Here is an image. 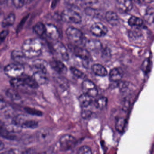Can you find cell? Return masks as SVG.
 Segmentation results:
<instances>
[{"mask_svg": "<svg viewBox=\"0 0 154 154\" xmlns=\"http://www.w3.org/2000/svg\"><path fill=\"white\" fill-rule=\"evenodd\" d=\"M43 45L38 38H30L26 39L22 44L21 51L27 58L38 57L42 53Z\"/></svg>", "mask_w": 154, "mask_h": 154, "instance_id": "6da1fadb", "label": "cell"}, {"mask_svg": "<svg viewBox=\"0 0 154 154\" xmlns=\"http://www.w3.org/2000/svg\"><path fill=\"white\" fill-rule=\"evenodd\" d=\"M24 71V66L17 63L8 64L5 66L4 69L5 74L11 79L22 76Z\"/></svg>", "mask_w": 154, "mask_h": 154, "instance_id": "7a4b0ae2", "label": "cell"}, {"mask_svg": "<svg viewBox=\"0 0 154 154\" xmlns=\"http://www.w3.org/2000/svg\"><path fill=\"white\" fill-rule=\"evenodd\" d=\"M61 19L63 21L75 24L80 23L82 20L80 14L72 9H66L63 11L61 14Z\"/></svg>", "mask_w": 154, "mask_h": 154, "instance_id": "3957f363", "label": "cell"}, {"mask_svg": "<svg viewBox=\"0 0 154 154\" xmlns=\"http://www.w3.org/2000/svg\"><path fill=\"white\" fill-rule=\"evenodd\" d=\"M68 39L75 44H80L83 42L84 35L82 32L76 28L70 26L66 30Z\"/></svg>", "mask_w": 154, "mask_h": 154, "instance_id": "277c9868", "label": "cell"}, {"mask_svg": "<svg viewBox=\"0 0 154 154\" xmlns=\"http://www.w3.org/2000/svg\"><path fill=\"white\" fill-rule=\"evenodd\" d=\"M77 140L76 138L70 134L63 135L59 140L60 149L64 151L70 150L75 146Z\"/></svg>", "mask_w": 154, "mask_h": 154, "instance_id": "5b68a950", "label": "cell"}, {"mask_svg": "<svg viewBox=\"0 0 154 154\" xmlns=\"http://www.w3.org/2000/svg\"><path fill=\"white\" fill-rule=\"evenodd\" d=\"M82 89L84 93L94 98L98 95V90L95 85L89 80H84L82 83Z\"/></svg>", "mask_w": 154, "mask_h": 154, "instance_id": "8992f818", "label": "cell"}, {"mask_svg": "<svg viewBox=\"0 0 154 154\" xmlns=\"http://www.w3.org/2000/svg\"><path fill=\"white\" fill-rule=\"evenodd\" d=\"M69 48L77 57L82 60L89 61L91 58L90 52L84 48L72 45L69 46Z\"/></svg>", "mask_w": 154, "mask_h": 154, "instance_id": "52a82bcc", "label": "cell"}, {"mask_svg": "<svg viewBox=\"0 0 154 154\" xmlns=\"http://www.w3.org/2000/svg\"><path fill=\"white\" fill-rule=\"evenodd\" d=\"M53 48L56 53L60 56L64 61L69 60L70 57L68 50L63 43L60 41H57L54 44Z\"/></svg>", "mask_w": 154, "mask_h": 154, "instance_id": "ba28073f", "label": "cell"}, {"mask_svg": "<svg viewBox=\"0 0 154 154\" xmlns=\"http://www.w3.org/2000/svg\"><path fill=\"white\" fill-rule=\"evenodd\" d=\"M90 30L94 35L98 37L104 36L108 33V28L100 22H96L92 25Z\"/></svg>", "mask_w": 154, "mask_h": 154, "instance_id": "9c48e42d", "label": "cell"}, {"mask_svg": "<svg viewBox=\"0 0 154 154\" xmlns=\"http://www.w3.org/2000/svg\"><path fill=\"white\" fill-rule=\"evenodd\" d=\"M48 63L46 61L41 59H35L31 62L30 67L33 72H43L47 74Z\"/></svg>", "mask_w": 154, "mask_h": 154, "instance_id": "30bf717a", "label": "cell"}, {"mask_svg": "<svg viewBox=\"0 0 154 154\" xmlns=\"http://www.w3.org/2000/svg\"><path fill=\"white\" fill-rule=\"evenodd\" d=\"M46 35L52 40H57L60 36V33L56 26L51 23L45 25Z\"/></svg>", "mask_w": 154, "mask_h": 154, "instance_id": "8fae6325", "label": "cell"}, {"mask_svg": "<svg viewBox=\"0 0 154 154\" xmlns=\"http://www.w3.org/2000/svg\"><path fill=\"white\" fill-rule=\"evenodd\" d=\"M11 59L15 63L24 65L26 63L27 57L22 51L13 50L11 53Z\"/></svg>", "mask_w": 154, "mask_h": 154, "instance_id": "7c38bea8", "label": "cell"}, {"mask_svg": "<svg viewBox=\"0 0 154 154\" xmlns=\"http://www.w3.org/2000/svg\"><path fill=\"white\" fill-rule=\"evenodd\" d=\"M51 67L54 70L55 72L60 74H65L67 72V68L66 66L60 60H52L50 63Z\"/></svg>", "mask_w": 154, "mask_h": 154, "instance_id": "4fadbf2b", "label": "cell"}, {"mask_svg": "<svg viewBox=\"0 0 154 154\" xmlns=\"http://www.w3.org/2000/svg\"><path fill=\"white\" fill-rule=\"evenodd\" d=\"M123 75V72L122 69L116 67L111 70L109 74V77L112 82H117L121 80Z\"/></svg>", "mask_w": 154, "mask_h": 154, "instance_id": "5bb4252c", "label": "cell"}, {"mask_svg": "<svg viewBox=\"0 0 154 154\" xmlns=\"http://www.w3.org/2000/svg\"><path fill=\"white\" fill-rule=\"evenodd\" d=\"M117 2L119 9L124 12L130 11L133 7L132 2L128 0H119Z\"/></svg>", "mask_w": 154, "mask_h": 154, "instance_id": "9a60e30c", "label": "cell"}, {"mask_svg": "<svg viewBox=\"0 0 154 154\" xmlns=\"http://www.w3.org/2000/svg\"><path fill=\"white\" fill-rule=\"evenodd\" d=\"M85 45L92 51H98L102 47L101 43L96 39H89L85 41Z\"/></svg>", "mask_w": 154, "mask_h": 154, "instance_id": "2e32d148", "label": "cell"}, {"mask_svg": "<svg viewBox=\"0 0 154 154\" xmlns=\"http://www.w3.org/2000/svg\"><path fill=\"white\" fill-rule=\"evenodd\" d=\"M3 128L8 132L12 134L20 133L23 128L20 125L12 121L11 123L3 126Z\"/></svg>", "mask_w": 154, "mask_h": 154, "instance_id": "e0dca14e", "label": "cell"}, {"mask_svg": "<svg viewBox=\"0 0 154 154\" xmlns=\"http://www.w3.org/2000/svg\"><path fill=\"white\" fill-rule=\"evenodd\" d=\"M91 69L94 73L97 76L104 77L106 76L108 74L105 67L100 64H94L93 65L91 66Z\"/></svg>", "mask_w": 154, "mask_h": 154, "instance_id": "ac0fdd59", "label": "cell"}, {"mask_svg": "<svg viewBox=\"0 0 154 154\" xmlns=\"http://www.w3.org/2000/svg\"><path fill=\"white\" fill-rule=\"evenodd\" d=\"M50 131L47 128H42L39 130L36 134V138L38 141L44 142L47 140L50 136Z\"/></svg>", "mask_w": 154, "mask_h": 154, "instance_id": "d6986e66", "label": "cell"}, {"mask_svg": "<svg viewBox=\"0 0 154 154\" xmlns=\"http://www.w3.org/2000/svg\"><path fill=\"white\" fill-rule=\"evenodd\" d=\"M92 98L85 93L81 94L78 98V100L81 107L85 108L89 107L92 103Z\"/></svg>", "mask_w": 154, "mask_h": 154, "instance_id": "ffe728a7", "label": "cell"}, {"mask_svg": "<svg viewBox=\"0 0 154 154\" xmlns=\"http://www.w3.org/2000/svg\"><path fill=\"white\" fill-rule=\"evenodd\" d=\"M105 18L112 26H117L119 23V18L117 13L112 11H108L105 14Z\"/></svg>", "mask_w": 154, "mask_h": 154, "instance_id": "44dd1931", "label": "cell"}, {"mask_svg": "<svg viewBox=\"0 0 154 154\" xmlns=\"http://www.w3.org/2000/svg\"><path fill=\"white\" fill-rule=\"evenodd\" d=\"M22 77L26 85L32 89H37L38 88L39 85L33 76L26 75Z\"/></svg>", "mask_w": 154, "mask_h": 154, "instance_id": "7402d4cb", "label": "cell"}, {"mask_svg": "<svg viewBox=\"0 0 154 154\" xmlns=\"http://www.w3.org/2000/svg\"><path fill=\"white\" fill-rule=\"evenodd\" d=\"M33 77L38 83V84L42 85L47 82V74L43 72H33Z\"/></svg>", "mask_w": 154, "mask_h": 154, "instance_id": "603a6c76", "label": "cell"}, {"mask_svg": "<svg viewBox=\"0 0 154 154\" xmlns=\"http://www.w3.org/2000/svg\"><path fill=\"white\" fill-rule=\"evenodd\" d=\"M33 30L39 36H43L46 35L45 25L42 22H38L33 27Z\"/></svg>", "mask_w": 154, "mask_h": 154, "instance_id": "cb8c5ba5", "label": "cell"}, {"mask_svg": "<svg viewBox=\"0 0 154 154\" xmlns=\"http://www.w3.org/2000/svg\"><path fill=\"white\" fill-rule=\"evenodd\" d=\"M15 19L16 17L15 14L12 13H10L2 20L1 23L2 26L4 28L12 26L15 22Z\"/></svg>", "mask_w": 154, "mask_h": 154, "instance_id": "d4e9b609", "label": "cell"}, {"mask_svg": "<svg viewBox=\"0 0 154 154\" xmlns=\"http://www.w3.org/2000/svg\"><path fill=\"white\" fill-rule=\"evenodd\" d=\"M128 23L130 26L133 27H140L143 25L144 22L140 18L132 16L129 19Z\"/></svg>", "mask_w": 154, "mask_h": 154, "instance_id": "484cf974", "label": "cell"}, {"mask_svg": "<svg viewBox=\"0 0 154 154\" xmlns=\"http://www.w3.org/2000/svg\"><path fill=\"white\" fill-rule=\"evenodd\" d=\"M6 95L11 100L18 101L21 99V97L18 93L12 88H9L6 91Z\"/></svg>", "mask_w": 154, "mask_h": 154, "instance_id": "4316f807", "label": "cell"}, {"mask_svg": "<svg viewBox=\"0 0 154 154\" xmlns=\"http://www.w3.org/2000/svg\"><path fill=\"white\" fill-rule=\"evenodd\" d=\"M144 19L148 24H151L154 22V8H148L144 15Z\"/></svg>", "mask_w": 154, "mask_h": 154, "instance_id": "83f0119b", "label": "cell"}, {"mask_svg": "<svg viewBox=\"0 0 154 154\" xmlns=\"http://www.w3.org/2000/svg\"><path fill=\"white\" fill-rule=\"evenodd\" d=\"M10 83L11 85L15 89H18L20 87H22L26 85L22 76L17 78L11 79L10 81Z\"/></svg>", "mask_w": 154, "mask_h": 154, "instance_id": "f1b7e54d", "label": "cell"}, {"mask_svg": "<svg viewBox=\"0 0 154 154\" xmlns=\"http://www.w3.org/2000/svg\"><path fill=\"white\" fill-rule=\"evenodd\" d=\"M108 103V99L104 96L97 98L94 102V105L97 109H103L106 107Z\"/></svg>", "mask_w": 154, "mask_h": 154, "instance_id": "f546056e", "label": "cell"}, {"mask_svg": "<svg viewBox=\"0 0 154 154\" xmlns=\"http://www.w3.org/2000/svg\"><path fill=\"white\" fill-rule=\"evenodd\" d=\"M126 121L123 118H119L116 120L115 123V128L117 131L120 133L123 132L125 128Z\"/></svg>", "mask_w": 154, "mask_h": 154, "instance_id": "4dcf8cb0", "label": "cell"}, {"mask_svg": "<svg viewBox=\"0 0 154 154\" xmlns=\"http://www.w3.org/2000/svg\"><path fill=\"white\" fill-rule=\"evenodd\" d=\"M71 72L77 78L84 79L85 77V75L83 72L74 66H71L70 68Z\"/></svg>", "mask_w": 154, "mask_h": 154, "instance_id": "1f68e13d", "label": "cell"}, {"mask_svg": "<svg viewBox=\"0 0 154 154\" xmlns=\"http://www.w3.org/2000/svg\"><path fill=\"white\" fill-rule=\"evenodd\" d=\"M24 110L26 113L33 116H42L43 115L42 112L34 108L26 107L24 108Z\"/></svg>", "mask_w": 154, "mask_h": 154, "instance_id": "d6a6232c", "label": "cell"}, {"mask_svg": "<svg viewBox=\"0 0 154 154\" xmlns=\"http://www.w3.org/2000/svg\"><path fill=\"white\" fill-rule=\"evenodd\" d=\"M77 154H92L91 149L87 146H82L79 148Z\"/></svg>", "mask_w": 154, "mask_h": 154, "instance_id": "836d02e7", "label": "cell"}, {"mask_svg": "<svg viewBox=\"0 0 154 154\" xmlns=\"http://www.w3.org/2000/svg\"><path fill=\"white\" fill-rule=\"evenodd\" d=\"M56 80L57 82L61 86V87L63 88H66L68 87V83L66 79L63 77H57Z\"/></svg>", "mask_w": 154, "mask_h": 154, "instance_id": "e575fe53", "label": "cell"}, {"mask_svg": "<svg viewBox=\"0 0 154 154\" xmlns=\"http://www.w3.org/2000/svg\"><path fill=\"white\" fill-rule=\"evenodd\" d=\"M130 101L128 99H125L122 101L121 104V109L123 111L126 112L130 107Z\"/></svg>", "mask_w": 154, "mask_h": 154, "instance_id": "d590c367", "label": "cell"}, {"mask_svg": "<svg viewBox=\"0 0 154 154\" xmlns=\"http://www.w3.org/2000/svg\"><path fill=\"white\" fill-rule=\"evenodd\" d=\"M85 12L86 15L90 16H94L96 14V10L90 7H87L85 9Z\"/></svg>", "mask_w": 154, "mask_h": 154, "instance_id": "8d00e7d4", "label": "cell"}, {"mask_svg": "<svg viewBox=\"0 0 154 154\" xmlns=\"http://www.w3.org/2000/svg\"><path fill=\"white\" fill-rule=\"evenodd\" d=\"M23 152L18 149H12L5 151L1 154H23Z\"/></svg>", "mask_w": 154, "mask_h": 154, "instance_id": "74e56055", "label": "cell"}, {"mask_svg": "<svg viewBox=\"0 0 154 154\" xmlns=\"http://www.w3.org/2000/svg\"><path fill=\"white\" fill-rule=\"evenodd\" d=\"M12 4L17 8H20L24 6L25 1L21 0H13L12 1Z\"/></svg>", "mask_w": 154, "mask_h": 154, "instance_id": "f35d334b", "label": "cell"}, {"mask_svg": "<svg viewBox=\"0 0 154 154\" xmlns=\"http://www.w3.org/2000/svg\"><path fill=\"white\" fill-rule=\"evenodd\" d=\"M92 115V112L89 110H84L82 112V116L83 119H88Z\"/></svg>", "mask_w": 154, "mask_h": 154, "instance_id": "ab89813d", "label": "cell"}, {"mask_svg": "<svg viewBox=\"0 0 154 154\" xmlns=\"http://www.w3.org/2000/svg\"><path fill=\"white\" fill-rule=\"evenodd\" d=\"M149 61L148 59H146L145 61L142 63L141 65V69L142 71L144 72H147L148 70L149 67Z\"/></svg>", "mask_w": 154, "mask_h": 154, "instance_id": "60d3db41", "label": "cell"}, {"mask_svg": "<svg viewBox=\"0 0 154 154\" xmlns=\"http://www.w3.org/2000/svg\"><path fill=\"white\" fill-rule=\"evenodd\" d=\"M8 30H7V29L2 30L1 32V38H1V41L2 42L7 37L8 34Z\"/></svg>", "mask_w": 154, "mask_h": 154, "instance_id": "b9f144b4", "label": "cell"}, {"mask_svg": "<svg viewBox=\"0 0 154 154\" xmlns=\"http://www.w3.org/2000/svg\"><path fill=\"white\" fill-rule=\"evenodd\" d=\"M7 105L6 102L4 100L1 99V105H0L1 110H2L5 109L7 107Z\"/></svg>", "mask_w": 154, "mask_h": 154, "instance_id": "7bdbcfd3", "label": "cell"}, {"mask_svg": "<svg viewBox=\"0 0 154 154\" xmlns=\"http://www.w3.org/2000/svg\"><path fill=\"white\" fill-rule=\"evenodd\" d=\"M0 146H1V150H2V148H4V145H3V142H2V141H1V145H0Z\"/></svg>", "mask_w": 154, "mask_h": 154, "instance_id": "ee69618b", "label": "cell"}, {"mask_svg": "<svg viewBox=\"0 0 154 154\" xmlns=\"http://www.w3.org/2000/svg\"><path fill=\"white\" fill-rule=\"evenodd\" d=\"M44 154V153H43V154Z\"/></svg>", "mask_w": 154, "mask_h": 154, "instance_id": "f6af8a7d", "label": "cell"}]
</instances>
